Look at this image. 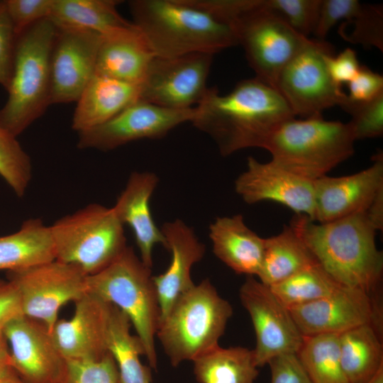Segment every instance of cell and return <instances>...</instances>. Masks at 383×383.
I'll use <instances>...</instances> for the list:
<instances>
[{
    "label": "cell",
    "instance_id": "52a82bcc",
    "mask_svg": "<svg viewBox=\"0 0 383 383\" xmlns=\"http://www.w3.org/2000/svg\"><path fill=\"white\" fill-rule=\"evenodd\" d=\"M87 287V292L117 306L128 316L143 345L150 368L156 370L155 336L160 308L151 268L131 247H126L109 266L88 275Z\"/></svg>",
    "mask_w": 383,
    "mask_h": 383
},
{
    "label": "cell",
    "instance_id": "8992f818",
    "mask_svg": "<svg viewBox=\"0 0 383 383\" xmlns=\"http://www.w3.org/2000/svg\"><path fill=\"white\" fill-rule=\"evenodd\" d=\"M232 314L231 305L209 279L179 295L156 333L172 365L193 361L217 347Z\"/></svg>",
    "mask_w": 383,
    "mask_h": 383
},
{
    "label": "cell",
    "instance_id": "e0dca14e",
    "mask_svg": "<svg viewBox=\"0 0 383 383\" xmlns=\"http://www.w3.org/2000/svg\"><path fill=\"white\" fill-rule=\"evenodd\" d=\"M288 309L304 336L340 335L365 324L377 327L379 322L370 294L344 286L326 297Z\"/></svg>",
    "mask_w": 383,
    "mask_h": 383
},
{
    "label": "cell",
    "instance_id": "603a6c76",
    "mask_svg": "<svg viewBox=\"0 0 383 383\" xmlns=\"http://www.w3.org/2000/svg\"><path fill=\"white\" fill-rule=\"evenodd\" d=\"M157 176L150 172H134L118 196L113 209L124 226L132 229L140 253L148 267L153 265L152 251L156 244L166 248V241L152 216L150 199L158 183Z\"/></svg>",
    "mask_w": 383,
    "mask_h": 383
},
{
    "label": "cell",
    "instance_id": "ee69618b",
    "mask_svg": "<svg viewBox=\"0 0 383 383\" xmlns=\"http://www.w3.org/2000/svg\"><path fill=\"white\" fill-rule=\"evenodd\" d=\"M327 65L332 80L340 87H342L343 84L349 83L361 66L355 51L350 48H345L337 55L328 57Z\"/></svg>",
    "mask_w": 383,
    "mask_h": 383
},
{
    "label": "cell",
    "instance_id": "ac0fdd59",
    "mask_svg": "<svg viewBox=\"0 0 383 383\" xmlns=\"http://www.w3.org/2000/svg\"><path fill=\"white\" fill-rule=\"evenodd\" d=\"M236 193L247 204L272 201L314 221L313 182L298 176L271 160L260 162L252 157L235 181Z\"/></svg>",
    "mask_w": 383,
    "mask_h": 383
},
{
    "label": "cell",
    "instance_id": "f35d334b",
    "mask_svg": "<svg viewBox=\"0 0 383 383\" xmlns=\"http://www.w3.org/2000/svg\"><path fill=\"white\" fill-rule=\"evenodd\" d=\"M357 0H322L318 22L313 32L316 39L325 40L329 30L340 21L350 20L363 8Z\"/></svg>",
    "mask_w": 383,
    "mask_h": 383
},
{
    "label": "cell",
    "instance_id": "277c9868",
    "mask_svg": "<svg viewBox=\"0 0 383 383\" xmlns=\"http://www.w3.org/2000/svg\"><path fill=\"white\" fill-rule=\"evenodd\" d=\"M57 28L50 18L17 35L8 98L0 123L18 137L50 105V57Z\"/></svg>",
    "mask_w": 383,
    "mask_h": 383
},
{
    "label": "cell",
    "instance_id": "74e56055",
    "mask_svg": "<svg viewBox=\"0 0 383 383\" xmlns=\"http://www.w3.org/2000/svg\"><path fill=\"white\" fill-rule=\"evenodd\" d=\"M343 23L352 25L351 33L341 35L345 40L365 47H375L382 52L383 13L380 5H363L361 11Z\"/></svg>",
    "mask_w": 383,
    "mask_h": 383
},
{
    "label": "cell",
    "instance_id": "836d02e7",
    "mask_svg": "<svg viewBox=\"0 0 383 383\" xmlns=\"http://www.w3.org/2000/svg\"><path fill=\"white\" fill-rule=\"evenodd\" d=\"M32 174L30 156L16 137L0 123V176L17 196L22 197L27 191Z\"/></svg>",
    "mask_w": 383,
    "mask_h": 383
},
{
    "label": "cell",
    "instance_id": "3957f363",
    "mask_svg": "<svg viewBox=\"0 0 383 383\" xmlns=\"http://www.w3.org/2000/svg\"><path fill=\"white\" fill-rule=\"evenodd\" d=\"M133 24L157 57L216 54L238 45L232 28L188 0L128 1Z\"/></svg>",
    "mask_w": 383,
    "mask_h": 383
},
{
    "label": "cell",
    "instance_id": "d4e9b609",
    "mask_svg": "<svg viewBox=\"0 0 383 383\" xmlns=\"http://www.w3.org/2000/svg\"><path fill=\"white\" fill-rule=\"evenodd\" d=\"M140 85L94 75L79 98L72 121L78 133L112 118L140 100Z\"/></svg>",
    "mask_w": 383,
    "mask_h": 383
},
{
    "label": "cell",
    "instance_id": "4fadbf2b",
    "mask_svg": "<svg viewBox=\"0 0 383 383\" xmlns=\"http://www.w3.org/2000/svg\"><path fill=\"white\" fill-rule=\"evenodd\" d=\"M239 295L255 333L256 345L252 352L257 367H262L281 355H296L304 336L289 309L271 288L253 276H248Z\"/></svg>",
    "mask_w": 383,
    "mask_h": 383
},
{
    "label": "cell",
    "instance_id": "484cf974",
    "mask_svg": "<svg viewBox=\"0 0 383 383\" xmlns=\"http://www.w3.org/2000/svg\"><path fill=\"white\" fill-rule=\"evenodd\" d=\"M55 260L50 226L29 218L14 233L0 237V270L17 271Z\"/></svg>",
    "mask_w": 383,
    "mask_h": 383
},
{
    "label": "cell",
    "instance_id": "7c38bea8",
    "mask_svg": "<svg viewBox=\"0 0 383 383\" xmlns=\"http://www.w3.org/2000/svg\"><path fill=\"white\" fill-rule=\"evenodd\" d=\"M213 54L155 56L140 84V99L171 109L194 108L209 91L207 78Z\"/></svg>",
    "mask_w": 383,
    "mask_h": 383
},
{
    "label": "cell",
    "instance_id": "9c48e42d",
    "mask_svg": "<svg viewBox=\"0 0 383 383\" xmlns=\"http://www.w3.org/2000/svg\"><path fill=\"white\" fill-rule=\"evenodd\" d=\"M55 260L87 275L112 263L126 249L123 223L113 207L90 204L50 226Z\"/></svg>",
    "mask_w": 383,
    "mask_h": 383
},
{
    "label": "cell",
    "instance_id": "8fae6325",
    "mask_svg": "<svg viewBox=\"0 0 383 383\" xmlns=\"http://www.w3.org/2000/svg\"><path fill=\"white\" fill-rule=\"evenodd\" d=\"M87 276L79 267L56 260L6 272L18 290L23 314L42 322L50 332L61 307L87 292Z\"/></svg>",
    "mask_w": 383,
    "mask_h": 383
},
{
    "label": "cell",
    "instance_id": "ba28073f",
    "mask_svg": "<svg viewBox=\"0 0 383 383\" xmlns=\"http://www.w3.org/2000/svg\"><path fill=\"white\" fill-rule=\"evenodd\" d=\"M223 20L243 47L255 77L274 89L282 69L309 38L295 32L264 0H229Z\"/></svg>",
    "mask_w": 383,
    "mask_h": 383
},
{
    "label": "cell",
    "instance_id": "6da1fadb",
    "mask_svg": "<svg viewBox=\"0 0 383 383\" xmlns=\"http://www.w3.org/2000/svg\"><path fill=\"white\" fill-rule=\"evenodd\" d=\"M293 118L280 93L255 77L239 82L225 95L209 88L191 123L228 156L245 148L264 149L272 133Z\"/></svg>",
    "mask_w": 383,
    "mask_h": 383
},
{
    "label": "cell",
    "instance_id": "d6986e66",
    "mask_svg": "<svg viewBox=\"0 0 383 383\" xmlns=\"http://www.w3.org/2000/svg\"><path fill=\"white\" fill-rule=\"evenodd\" d=\"M314 221L327 223L366 212L383 195V155L368 167L350 175L323 176L313 181Z\"/></svg>",
    "mask_w": 383,
    "mask_h": 383
},
{
    "label": "cell",
    "instance_id": "c3c4849f",
    "mask_svg": "<svg viewBox=\"0 0 383 383\" xmlns=\"http://www.w3.org/2000/svg\"><path fill=\"white\" fill-rule=\"evenodd\" d=\"M365 383H383V367Z\"/></svg>",
    "mask_w": 383,
    "mask_h": 383
},
{
    "label": "cell",
    "instance_id": "4316f807",
    "mask_svg": "<svg viewBox=\"0 0 383 383\" xmlns=\"http://www.w3.org/2000/svg\"><path fill=\"white\" fill-rule=\"evenodd\" d=\"M316 263L289 224L277 235L265 238L263 260L257 277L262 283L271 287Z\"/></svg>",
    "mask_w": 383,
    "mask_h": 383
},
{
    "label": "cell",
    "instance_id": "cb8c5ba5",
    "mask_svg": "<svg viewBox=\"0 0 383 383\" xmlns=\"http://www.w3.org/2000/svg\"><path fill=\"white\" fill-rule=\"evenodd\" d=\"M214 255L237 274L258 276L265 238L245 224L241 214L217 218L209 226Z\"/></svg>",
    "mask_w": 383,
    "mask_h": 383
},
{
    "label": "cell",
    "instance_id": "f6af8a7d",
    "mask_svg": "<svg viewBox=\"0 0 383 383\" xmlns=\"http://www.w3.org/2000/svg\"><path fill=\"white\" fill-rule=\"evenodd\" d=\"M23 314L20 296L10 281L0 279V326Z\"/></svg>",
    "mask_w": 383,
    "mask_h": 383
},
{
    "label": "cell",
    "instance_id": "e575fe53",
    "mask_svg": "<svg viewBox=\"0 0 383 383\" xmlns=\"http://www.w3.org/2000/svg\"><path fill=\"white\" fill-rule=\"evenodd\" d=\"M57 383H120L116 364L108 353L98 360L65 359Z\"/></svg>",
    "mask_w": 383,
    "mask_h": 383
},
{
    "label": "cell",
    "instance_id": "bcb514c9",
    "mask_svg": "<svg viewBox=\"0 0 383 383\" xmlns=\"http://www.w3.org/2000/svg\"><path fill=\"white\" fill-rule=\"evenodd\" d=\"M3 326H0V375L12 368L10 349L2 329Z\"/></svg>",
    "mask_w": 383,
    "mask_h": 383
},
{
    "label": "cell",
    "instance_id": "4dcf8cb0",
    "mask_svg": "<svg viewBox=\"0 0 383 383\" xmlns=\"http://www.w3.org/2000/svg\"><path fill=\"white\" fill-rule=\"evenodd\" d=\"M199 383H254L258 375L252 350L219 345L193 360Z\"/></svg>",
    "mask_w": 383,
    "mask_h": 383
},
{
    "label": "cell",
    "instance_id": "30bf717a",
    "mask_svg": "<svg viewBox=\"0 0 383 383\" xmlns=\"http://www.w3.org/2000/svg\"><path fill=\"white\" fill-rule=\"evenodd\" d=\"M334 53L326 40L309 38L281 71L276 89L295 116H322L325 109L344 101L346 94L333 82L328 69L327 60Z\"/></svg>",
    "mask_w": 383,
    "mask_h": 383
},
{
    "label": "cell",
    "instance_id": "9a60e30c",
    "mask_svg": "<svg viewBox=\"0 0 383 383\" xmlns=\"http://www.w3.org/2000/svg\"><path fill=\"white\" fill-rule=\"evenodd\" d=\"M102 35L57 28L50 57V104L77 101L94 75Z\"/></svg>",
    "mask_w": 383,
    "mask_h": 383
},
{
    "label": "cell",
    "instance_id": "d6a6232c",
    "mask_svg": "<svg viewBox=\"0 0 383 383\" xmlns=\"http://www.w3.org/2000/svg\"><path fill=\"white\" fill-rule=\"evenodd\" d=\"M341 287L343 285L316 263L270 287L277 298L290 308L326 297Z\"/></svg>",
    "mask_w": 383,
    "mask_h": 383
},
{
    "label": "cell",
    "instance_id": "b9f144b4",
    "mask_svg": "<svg viewBox=\"0 0 383 383\" xmlns=\"http://www.w3.org/2000/svg\"><path fill=\"white\" fill-rule=\"evenodd\" d=\"M346 99L354 103L370 101L383 93V77L369 67L361 65L355 77L348 83Z\"/></svg>",
    "mask_w": 383,
    "mask_h": 383
},
{
    "label": "cell",
    "instance_id": "f1b7e54d",
    "mask_svg": "<svg viewBox=\"0 0 383 383\" xmlns=\"http://www.w3.org/2000/svg\"><path fill=\"white\" fill-rule=\"evenodd\" d=\"M339 355L349 383H365L383 367V350L377 327L362 325L338 335Z\"/></svg>",
    "mask_w": 383,
    "mask_h": 383
},
{
    "label": "cell",
    "instance_id": "7a4b0ae2",
    "mask_svg": "<svg viewBox=\"0 0 383 383\" xmlns=\"http://www.w3.org/2000/svg\"><path fill=\"white\" fill-rule=\"evenodd\" d=\"M289 224L339 284L370 294L380 283L383 255L376 245L379 230L366 212L327 223L296 214Z\"/></svg>",
    "mask_w": 383,
    "mask_h": 383
},
{
    "label": "cell",
    "instance_id": "8d00e7d4",
    "mask_svg": "<svg viewBox=\"0 0 383 383\" xmlns=\"http://www.w3.org/2000/svg\"><path fill=\"white\" fill-rule=\"evenodd\" d=\"M351 116L348 123L355 140L378 138L383 134V93L360 103L348 101L340 106Z\"/></svg>",
    "mask_w": 383,
    "mask_h": 383
},
{
    "label": "cell",
    "instance_id": "60d3db41",
    "mask_svg": "<svg viewBox=\"0 0 383 383\" xmlns=\"http://www.w3.org/2000/svg\"><path fill=\"white\" fill-rule=\"evenodd\" d=\"M16 37L6 1H0V84L6 90L11 79Z\"/></svg>",
    "mask_w": 383,
    "mask_h": 383
},
{
    "label": "cell",
    "instance_id": "1f68e13d",
    "mask_svg": "<svg viewBox=\"0 0 383 383\" xmlns=\"http://www.w3.org/2000/svg\"><path fill=\"white\" fill-rule=\"evenodd\" d=\"M296 356L311 383H349L340 360L338 335L304 336Z\"/></svg>",
    "mask_w": 383,
    "mask_h": 383
},
{
    "label": "cell",
    "instance_id": "2e32d148",
    "mask_svg": "<svg viewBox=\"0 0 383 383\" xmlns=\"http://www.w3.org/2000/svg\"><path fill=\"white\" fill-rule=\"evenodd\" d=\"M2 329L12 368L26 383H57L65 358L44 323L21 314L6 321Z\"/></svg>",
    "mask_w": 383,
    "mask_h": 383
},
{
    "label": "cell",
    "instance_id": "44dd1931",
    "mask_svg": "<svg viewBox=\"0 0 383 383\" xmlns=\"http://www.w3.org/2000/svg\"><path fill=\"white\" fill-rule=\"evenodd\" d=\"M160 230L166 241L165 248L171 252V262L164 273L153 276L160 308V321L177 297L194 285L192 267L205 253L204 245L182 220L166 222Z\"/></svg>",
    "mask_w": 383,
    "mask_h": 383
},
{
    "label": "cell",
    "instance_id": "83f0119b",
    "mask_svg": "<svg viewBox=\"0 0 383 383\" xmlns=\"http://www.w3.org/2000/svg\"><path fill=\"white\" fill-rule=\"evenodd\" d=\"M132 324L128 316L111 304L106 330V348L113 357L120 383H151L150 367L140 360L145 355L143 345L138 335L131 333Z\"/></svg>",
    "mask_w": 383,
    "mask_h": 383
},
{
    "label": "cell",
    "instance_id": "5b68a950",
    "mask_svg": "<svg viewBox=\"0 0 383 383\" xmlns=\"http://www.w3.org/2000/svg\"><path fill=\"white\" fill-rule=\"evenodd\" d=\"M355 141L348 123L293 118L272 133L264 149L274 162L313 182L350 157Z\"/></svg>",
    "mask_w": 383,
    "mask_h": 383
},
{
    "label": "cell",
    "instance_id": "ffe728a7",
    "mask_svg": "<svg viewBox=\"0 0 383 383\" xmlns=\"http://www.w3.org/2000/svg\"><path fill=\"white\" fill-rule=\"evenodd\" d=\"M69 320L58 319L51 334L65 359L98 360L109 352L106 330L111 304L87 292L74 302Z\"/></svg>",
    "mask_w": 383,
    "mask_h": 383
},
{
    "label": "cell",
    "instance_id": "ab89813d",
    "mask_svg": "<svg viewBox=\"0 0 383 383\" xmlns=\"http://www.w3.org/2000/svg\"><path fill=\"white\" fill-rule=\"evenodd\" d=\"M16 35L36 21L49 17L53 0H6Z\"/></svg>",
    "mask_w": 383,
    "mask_h": 383
},
{
    "label": "cell",
    "instance_id": "5bb4252c",
    "mask_svg": "<svg viewBox=\"0 0 383 383\" xmlns=\"http://www.w3.org/2000/svg\"><path fill=\"white\" fill-rule=\"evenodd\" d=\"M194 114L195 107L171 109L140 99L106 122L78 133L77 148L109 151L137 140L161 138L191 122Z\"/></svg>",
    "mask_w": 383,
    "mask_h": 383
},
{
    "label": "cell",
    "instance_id": "d590c367",
    "mask_svg": "<svg viewBox=\"0 0 383 383\" xmlns=\"http://www.w3.org/2000/svg\"><path fill=\"white\" fill-rule=\"evenodd\" d=\"M322 0H264L265 6L299 35L313 33Z\"/></svg>",
    "mask_w": 383,
    "mask_h": 383
},
{
    "label": "cell",
    "instance_id": "f546056e",
    "mask_svg": "<svg viewBox=\"0 0 383 383\" xmlns=\"http://www.w3.org/2000/svg\"><path fill=\"white\" fill-rule=\"evenodd\" d=\"M116 0H53L48 18L57 28L92 30L102 35L131 23L118 12Z\"/></svg>",
    "mask_w": 383,
    "mask_h": 383
},
{
    "label": "cell",
    "instance_id": "7dc6e473",
    "mask_svg": "<svg viewBox=\"0 0 383 383\" xmlns=\"http://www.w3.org/2000/svg\"><path fill=\"white\" fill-rule=\"evenodd\" d=\"M0 383H26L14 371L9 369L3 374L0 375Z\"/></svg>",
    "mask_w": 383,
    "mask_h": 383
},
{
    "label": "cell",
    "instance_id": "7402d4cb",
    "mask_svg": "<svg viewBox=\"0 0 383 383\" xmlns=\"http://www.w3.org/2000/svg\"><path fill=\"white\" fill-rule=\"evenodd\" d=\"M155 57L143 34L132 23L102 35L94 74L140 85Z\"/></svg>",
    "mask_w": 383,
    "mask_h": 383
},
{
    "label": "cell",
    "instance_id": "7bdbcfd3",
    "mask_svg": "<svg viewBox=\"0 0 383 383\" xmlns=\"http://www.w3.org/2000/svg\"><path fill=\"white\" fill-rule=\"evenodd\" d=\"M271 372L270 383H311L296 355H281L268 364Z\"/></svg>",
    "mask_w": 383,
    "mask_h": 383
}]
</instances>
